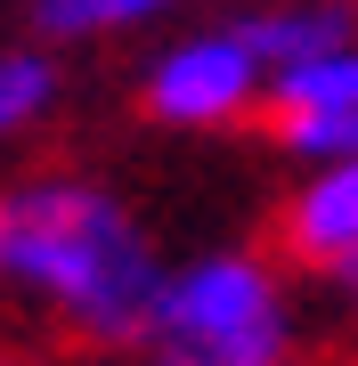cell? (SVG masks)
<instances>
[{
  "instance_id": "5",
  "label": "cell",
  "mask_w": 358,
  "mask_h": 366,
  "mask_svg": "<svg viewBox=\"0 0 358 366\" xmlns=\"http://www.w3.org/2000/svg\"><path fill=\"white\" fill-rule=\"evenodd\" d=\"M237 33L261 49V66L277 74V66H302V57H326V49H342V41H358V9L350 0H277V9L244 16Z\"/></svg>"
},
{
  "instance_id": "6",
  "label": "cell",
  "mask_w": 358,
  "mask_h": 366,
  "mask_svg": "<svg viewBox=\"0 0 358 366\" xmlns=\"http://www.w3.org/2000/svg\"><path fill=\"white\" fill-rule=\"evenodd\" d=\"M309 106H358V41L269 74V114H309Z\"/></svg>"
},
{
  "instance_id": "1",
  "label": "cell",
  "mask_w": 358,
  "mask_h": 366,
  "mask_svg": "<svg viewBox=\"0 0 358 366\" xmlns=\"http://www.w3.org/2000/svg\"><path fill=\"white\" fill-rule=\"evenodd\" d=\"M0 285L41 301L90 342L155 334L163 269L139 220L90 179H25L0 187Z\"/></svg>"
},
{
  "instance_id": "10",
  "label": "cell",
  "mask_w": 358,
  "mask_h": 366,
  "mask_svg": "<svg viewBox=\"0 0 358 366\" xmlns=\"http://www.w3.org/2000/svg\"><path fill=\"white\" fill-rule=\"evenodd\" d=\"M163 366H187V358H163ZM277 366H285V358H277Z\"/></svg>"
},
{
  "instance_id": "8",
  "label": "cell",
  "mask_w": 358,
  "mask_h": 366,
  "mask_svg": "<svg viewBox=\"0 0 358 366\" xmlns=\"http://www.w3.org/2000/svg\"><path fill=\"white\" fill-rule=\"evenodd\" d=\"M49 106H57V66L41 49H0V139L33 131Z\"/></svg>"
},
{
  "instance_id": "12",
  "label": "cell",
  "mask_w": 358,
  "mask_h": 366,
  "mask_svg": "<svg viewBox=\"0 0 358 366\" xmlns=\"http://www.w3.org/2000/svg\"><path fill=\"white\" fill-rule=\"evenodd\" d=\"M0 366H9V358H0Z\"/></svg>"
},
{
  "instance_id": "2",
  "label": "cell",
  "mask_w": 358,
  "mask_h": 366,
  "mask_svg": "<svg viewBox=\"0 0 358 366\" xmlns=\"http://www.w3.org/2000/svg\"><path fill=\"white\" fill-rule=\"evenodd\" d=\"M155 350L187 366H277L285 358V293L244 252H212L163 277Z\"/></svg>"
},
{
  "instance_id": "3",
  "label": "cell",
  "mask_w": 358,
  "mask_h": 366,
  "mask_svg": "<svg viewBox=\"0 0 358 366\" xmlns=\"http://www.w3.org/2000/svg\"><path fill=\"white\" fill-rule=\"evenodd\" d=\"M261 81H269V66L244 33H196L146 66V114L179 122V131H212V122L252 114Z\"/></svg>"
},
{
  "instance_id": "7",
  "label": "cell",
  "mask_w": 358,
  "mask_h": 366,
  "mask_svg": "<svg viewBox=\"0 0 358 366\" xmlns=\"http://www.w3.org/2000/svg\"><path fill=\"white\" fill-rule=\"evenodd\" d=\"M163 9H179V0H33V33L41 41H98L122 25H146Z\"/></svg>"
},
{
  "instance_id": "11",
  "label": "cell",
  "mask_w": 358,
  "mask_h": 366,
  "mask_svg": "<svg viewBox=\"0 0 358 366\" xmlns=\"http://www.w3.org/2000/svg\"><path fill=\"white\" fill-rule=\"evenodd\" d=\"M350 293H358V277H350Z\"/></svg>"
},
{
  "instance_id": "4",
  "label": "cell",
  "mask_w": 358,
  "mask_h": 366,
  "mask_svg": "<svg viewBox=\"0 0 358 366\" xmlns=\"http://www.w3.org/2000/svg\"><path fill=\"white\" fill-rule=\"evenodd\" d=\"M285 252L302 269H326V277H358V155H342V163H326L318 179L302 187V196L285 204Z\"/></svg>"
},
{
  "instance_id": "9",
  "label": "cell",
  "mask_w": 358,
  "mask_h": 366,
  "mask_svg": "<svg viewBox=\"0 0 358 366\" xmlns=\"http://www.w3.org/2000/svg\"><path fill=\"white\" fill-rule=\"evenodd\" d=\"M269 131H277L293 155H318V163H342L358 155V106H309V114H269Z\"/></svg>"
}]
</instances>
